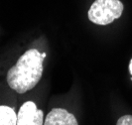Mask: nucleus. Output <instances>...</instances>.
<instances>
[{"label":"nucleus","instance_id":"obj_2","mask_svg":"<svg viewBox=\"0 0 132 125\" xmlns=\"http://www.w3.org/2000/svg\"><path fill=\"white\" fill-rule=\"evenodd\" d=\"M123 9V3L120 0H95L89 8L87 16L94 24L108 25L118 19Z\"/></svg>","mask_w":132,"mask_h":125},{"label":"nucleus","instance_id":"obj_4","mask_svg":"<svg viewBox=\"0 0 132 125\" xmlns=\"http://www.w3.org/2000/svg\"><path fill=\"white\" fill-rule=\"evenodd\" d=\"M44 125H79V123L71 112L63 108H54L48 113Z\"/></svg>","mask_w":132,"mask_h":125},{"label":"nucleus","instance_id":"obj_1","mask_svg":"<svg viewBox=\"0 0 132 125\" xmlns=\"http://www.w3.org/2000/svg\"><path fill=\"white\" fill-rule=\"evenodd\" d=\"M44 57L36 49L23 54L7 72V82L18 93H25L34 88L43 74Z\"/></svg>","mask_w":132,"mask_h":125},{"label":"nucleus","instance_id":"obj_6","mask_svg":"<svg viewBox=\"0 0 132 125\" xmlns=\"http://www.w3.org/2000/svg\"><path fill=\"white\" fill-rule=\"evenodd\" d=\"M116 125H132V115H124L121 116L117 120Z\"/></svg>","mask_w":132,"mask_h":125},{"label":"nucleus","instance_id":"obj_3","mask_svg":"<svg viewBox=\"0 0 132 125\" xmlns=\"http://www.w3.org/2000/svg\"><path fill=\"white\" fill-rule=\"evenodd\" d=\"M44 114L33 101H27L20 107L17 114V125H43Z\"/></svg>","mask_w":132,"mask_h":125},{"label":"nucleus","instance_id":"obj_5","mask_svg":"<svg viewBox=\"0 0 132 125\" xmlns=\"http://www.w3.org/2000/svg\"><path fill=\"white\" fill-rule=\"evenodd\" d=\"M0 125H17V115L13 108L0 105Z\"/></svg>","mask_w":132,"mask_h":125},{"label":"nucleus","instance_id":"obj_7","mask_svg":"<svg viewBox=\"0 0 132 125\" xmlns=\"http://www.w3.org/2000/svg\"><path fill=\"white\" fill-rule=\"evenodd\" d=\"M129 72H130V73L132 74V59H131V61H130V63H129Z\"/></svg>","mask_w":132,"mask_h":125}]
</instances>
